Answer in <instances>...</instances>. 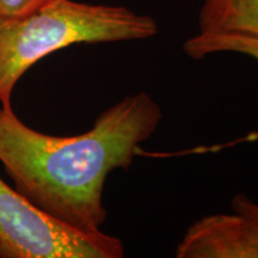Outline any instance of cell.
I'll return each mask as SVG.
<instances>
[{"label":"cell","instance_id":"cell-1","mask_svg":"<svg viewBox=\"0 0 258 258\" xmlns=\"http://www.w3.org/2000/svg\"><path fill=\"white\" fill-rule=\"evenodd\" d=\"M161 117L152 97L139 92L103 111L86 133L53 137L25 125L11 105L2 106L0 163L32 205L76 230L99 233L108 217L106 177L129 169Z\"/></svg>","mask_w":258,"mask_h":258},{"label":"cell","instance_id":"cell-2","mask_svg":"<svg viewBox=\"0 0 258 258\" xmlns=\"http://www.w3.org/2000/svg\"><path fill=\"white\" fill-rule=\"evenodd\" d=\"M157 22L124 6L47 0L17 17L0 16V103L11 105L15 85L44 56L78 43L145 40Z\"/></svg>","mask_w":258,"mask_h":258},{"label":"cell","instance_id":"cell-3","mask_svg":"<svg viewBox=\"0 0 258 258\" xmlns=\"http://www.w3.org/2000/svg\"><path fill=\"white\" fill-rule=\"evenodd\" d=\"M123 243L85 233L41 211L0 178V258H120Z\"/></svg>","mask_w":258,"mask_h":258},{"label":"cell","instance_id":"cell-4","mask_svg":"<svg viewBox=\"0 0 258 258\" xmlns=\"http://www.w3.org/2000/svg\"><path fill=\"white\" fill-rule=\"evenodd\" d=\"M178 258H258V227L238 214L194 222L176 249Z\"/></svg>","mask_w":258,"mask_h":258},{"label":"cell","instance_id":"cell-5","mask_svg":"<svg viewBox=\"0 0 258 258\" xmlns=\"http://www.w3.org/2000/svg\"><path fill=\"white\" fill-rule=\"evenodd\" d=\"M199 34H240L258 37V0H203Z\"/></svg>","mask_w":258,"mask_h":258},{"label":"cell","instance_id":"cell-6","mask_svg":"<svg viewBox=\"0 0 258 258\" xmlns=\"http://www.w3.org/2000/svg\"><path fill=\"white\" fill-rule=\"evenodd\" d=\"M184 51L192 59H202L213 53L233 51L258 61V37L240 34H213L196 36L185 41Z\"/></svg>","mask_w":258,"mask_h":258},{"label":"cell","instance_id":"cell-7","mask_svg":"<svg viewBox=\"0 0 258 258\" xmlns=\"http://www.w3.org/2000/svg\"><path fill=\"white\" fill-rule=\"evenodd\" d=\"M47 0H0L2 17H17L28 14Z\"/></svg>","mask_w":258,"mask_h":258},{"label":"cell","instance_id":"cell-8","mask_svg":"<svg viewBox=\"0 0 258 258\" xmlns=\"http://www.w3.org/2000/svg\"><path fill=\"white\" fill-rule=\"evenodd\" d=\"M232 208L238 214L244 215L249 220L253 222L258 227V205L247 198V196L239 194L232 199Z\"/></svg>","mask_w":258,"mask_h":258}]
</instances>
